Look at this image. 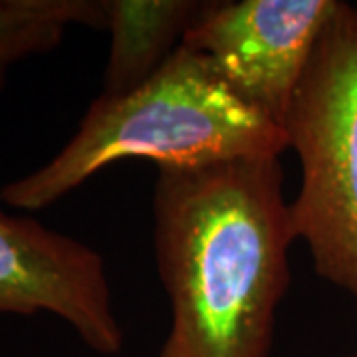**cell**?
<instances>
[{
  "label": "cell",
  "mask_w": 357,
  "mask_h": 357,
  "mask_svg": "<svg viewBox=\"0 0 357 357\" xmlns=\"http://www.w3.org/2000/svg\"><path fill=\"white\" fill-rule=\"evenodd\" d=\"M74 26L105 30V0H0V93L13 66L56 50Z\"/></svg>",
  "instance_id": "obj_7"
},
{
  "label": "cell",
  "mask_w": 357,
  "mask_h": 357,
  "mask_svg": "<svg viewBox=\"0 0 357 357\" xmlns=\"http://www.w3.org/2000/svg\"><path fill=\"white\" fill-rule=\"evenodd\" d=\"M153 220L171 304L159 357H270L296 243L280 157L159 169Z\"/></svg>",
  "instance_id": "obj_1"
},
{
  "label": "cell",
  "mask_w": 357,
  "mask_h": 357,
  "mask_svg": "<svg viewBox=\"0 0 357 357\" xmlns=\"http://www.w3.org/2000/svg\"><path fill=\"white\" fill-rule=\"evenodd\" d=\"M300 161L290 203L321 280L357 302V6L342 2L326 24L284 119Z\"/></svg>",
  "instance_id": "obj_3"
},
{
  "label": "cell",
  "mask_w": 357,
  "mask_h": 357,
  "mask_svg": "<svg viewBox=\"0 0 357 357\" xmlns=\"http://www.w3.org/2000/svg\"><path fill=\"white\" fill-rule=\"evenodd\" d=\"M347 357H357V354H351V356H347Z\"/></svg>",
  "instance_id": "obj_8"
},
{
  "label": "cell",
  "mask_w": 357,
  "mask_h": 357,
  "mask_svg": "<svg viewBox=\"0 0 357 357\" xmlns=\"http://www.w3.org/2000/svg\"><path fill=\"white\" fill-rule=\"evenodd\" d=\"M340 0L204 2L183 44L234 93L284 126L319 36Z\"/></svg>",
  "instance_id": "obj_4"
},
{
  "label": "cell",
  "mask_w": 357,
  "mask_h": 357,
  "mask_svg": "<svg viewBox=\"0 0 357 357\" xmlns=\"http://www.w3.org/2000/svg\"><path fill=\"white\" fill-rule=\"evenodd\" d=\"M54 314L91 351L123 349L103 256L34 217L0 211V316Z\"/></svg>",
  "instance_id": "obj_5"
},
{
  "label": "cell",
  "mask_w": 357,
  "mask_h": 357,
  "mask_svg": "<svg viewBox=\"0 0 357 357\" xmlns=\"http://www.w3.org/2000/svg\"><path fill=\"white\" fill-rule=\"evenodd\" d=\"M197 0H105L109 54L102 96H123L153 77L201 13Z\"/></svg>",
  "instance_id": "obj_6"
},
{
  "label": "cell",
  "mask_w": 357,
  "mask_h": 357,
  "mask_svg": "<svg viewBox=\"0 0 357 357\" xmlns=\"http://www.w3.org/2000/svg\"><path fill=\"white\" fill-rule=\"evenodd\" d=\"M286 149L278 123L234 93L203 56L178 46L143 86L93 100L74 137L48 163L6 183L0 201L36 213L123 159L189 169L280 157Z\"/></svg>",
  "instance_id": "obj_2"
},
{
  "label": "cell",
  "mask_w": 357,
  "mask_h": 357,
  "mask_svg": "<svg viewBox=\"0 0 357 357\" xmlns=\"http://www.w3.org/2000/svg\"><path fill=\"white\" fill-rule=\"evenodd\" d=\"M356 6H357V4H356Z\"/></svg>",
  "instance_id": "obj_9"
}]
</instances>
